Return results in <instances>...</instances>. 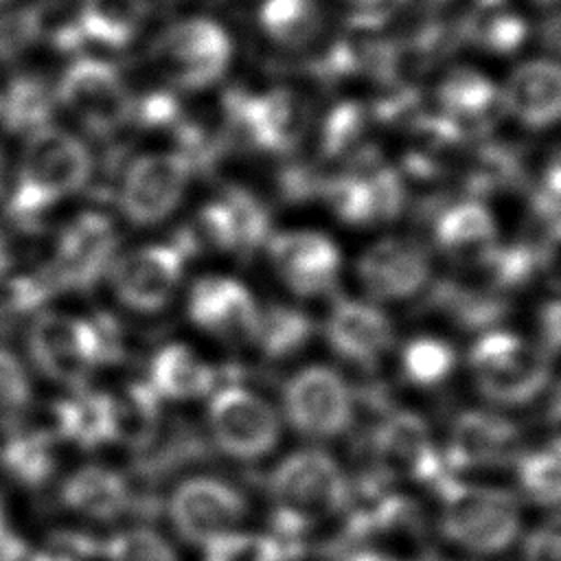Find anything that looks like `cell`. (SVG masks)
<instances>
[{
    "label": "cell",
    "instance_id": "obj_20",
    "mask_svg": "<svg viewBox=\"0 0 561 561\" xmlns=\"http://www.w3.org/2000/svg\"><path fill=\"white\" fill-rule=\"evenodd\" d=\"M331 351L357 368H373L394 344L392 320L373 302L340 298L324 322Z\"/></svg>",
    "mask_w": 561,
    "mask_h": 561
},
{
    "label": "cell",
    "instance_id": "obj_47",
    "mask_svg": "<svg viewBox=\"0 0 561 561\" xmlns=\"http://www.w3.org/2000/svg\"><path fill=\"white\" fill-rule=\"evenodd\" d=\"M4 173H7V160H4V153L0 149V193H2V186H4Z\"/></svg>",
    "mask_w": 561,
    "mask_h": 561
},
{
    "label": "cell",
    "instance_id": "obj_35",
    "mask_svg": "<svg viewBox=\"0 0 561 561\" xmlns=\"http://www.w3.org/2000/svg\"><path fill=\"white\" fill-rule=\"evenodd\" d=\"M522 493L541 506H561V449L548 447L522 454L515 462Z\"/></svg>",
    "mask_w": 561,
    "mask_h": 561
},
{
    "label": "cell",
    "instance_id": "obj_39",
    "mask_svg": "<svg viewBox=\"0 0 561 561\" xmlns=\"http://www.w3.org/2000/svg\"><path fill=\"white\" fill-rule=\"evenodd\" d=\"M42 11L20 7L0 13V59H13L24 53L42 33Z\"/></svg>",
    "mask_w": 561,
    "mask_h": 561
},
{
    "label": "cell",
    "instance_id": "obj_30",
    "mask_svg": "<svg viewBox=\"0 0 561 561\" xmlns=\"http://www.w3.org/2000/svg\"><path fill=\"white\" fill-rule=\"evenodd\" d=\"M443 107L454 121V131L462 127H482L497 112H502L500 88L473 72H460L451 77L440 92Z\"/></svg>",
    "mask_w": 561,
    "mask_h": 561
},
{
    "label": "cell",
    "instance_id": "obj_3",
    "mask_svg": "<svg viewBox=\"0 0 561 561\" xmlns=\"http://www.w3.org/2000/svg\"><path fill=\"white\" fill-rule=\"evenodd\" d=\"M440 504V533L462 550L495 554L519 535V504L502 486L447 476L434 486Z\"/></svg>",
    "mask_w": 561,
    "mask_h": 561
},
{
    "label": "cell",
    "instance_id": "obj_48",
    "mask_svg": "<svg viewBox=\"0 0 561 561\" xmlns=\"http://www.w3.org/2000/svg\"><path fill=\"white\" fill-rule=\"evenodd\" d=\"M4 2H9V0H0V4H4Z\"/></svg>",
    "mask_w": 561,
    "mask_h": 561
},
{
    "label": "cell",
    "instance_id": "obj_10",
    "mask_svg": "<svg viewBox=\"0 0 561 561\" xmlns=\"http://www.w3.org/2000/svg\"><path fill=\"white\" fill-rule=\"evenodd\" d=\"M28 351L37 368L70 388H81L101 364V344L92 322L46 311L28 331Z\"/></svg>",
    "mask_w": 561,
    "mask_h": 561
},
{
    "label": "cell",
    "instance_id": "obj_25",
    "mask_svg": "<svg viewBox=\"0 0 561 561\" xmlns=\"http://www.w3.org/2000/svg\"><path fill=\"white\" fill-rule=\"evenodd\" d=\"M147 15V0H83L72 22L81 46L92 42L123 48L140 33Z\"/></svg>",
    "mask_w": 561,
    "mask_h": 561
},
{
    "label": "cell",
    "instance_id": "obj_34",
    "mask_svg": "<svg viewBox=\"0 0 561 561\" xmlns=\"http://www.w3.org/2000/svg\"><path fill=\"white\" fill-rule=\"evenodd\" d=\"M456 366V351L434 335H416L401 351V373L419 388L440 386Z\"/></svg>",
    "mask_w": 561,
    "mask_h": 561
},
{
    "label": "cell",
    "instance_id": "obj_45",
    "mask_svg": "<svg viewBox=\"0 0 561 561\" xmlns=\"http://www.w3.org/2000/svg\"><path fill=\"white\" fill-rule=\"evenodd\" d=\"M7 267H9V248H7V241L0 234V276L7 272Z\"/></svg>",
    "mask_w": 561,
    "mask_h": 561
},
{
    "label": "cell",
    "instance_id": "obj_12",
    "mask_svg": "<svg viewBox=\"0 0 561 561\" xmlns=\"http://www.w3.org/2000/svg\"><path fill=\"white\" fill-rule=\"evenodd\" d=\"M193 164L180 151L142 153L129 162L121 184V210L136 226L162 221L182 199Z\"/></svg>",
    "mask_w": 561,
    "mask_h": 561
},
{
    "label": "cell",
    "instance_id": "obj_37",
    "mask_svg": "<svg viewBox=\"0 0 561 561\" xmlns=\"http://www.w3.org/2000/svg\"><path fill=\"white\" fill-rule=\"evenodd\" d=\"M28 379L20 359L0 348V430H13L28 408Z\"/></svg>",
    "mask_w": 561,
    "mask_h": 561
},
{
    "label": "cell",
    "instance_id": "obj_18",
    "mask_svg": "<svg viewBox=\"0 0 561 561\" xmlns=\"http://www.w3.org/2000/svg\"><path fill=\"white\" fill-rule=\"evenodd\" d=\"M182 267L184 254L173 243H156L114 259L107 270L110 285L123 305L153 313L171 300Z\"/></svg>",
    "mask_w": 561,
    "mask_h": 561
},
{
    "label": "cell",
    "instance_id": "obj_26",
    "mask_svg": "<svg viewBox=\"0 0 561 561\" xmlns=\"http://www.w3.org/2000/svg\"><path fill=\"white\" fill-rule=\"evenodd\" d=\"M61 502L85 517L112 519L129 506V484L112 469L88 465L64 482Z\"/></svg>",
    "mask_w": 561,
    "mask_h": 561
},
{
    "label": "cell",
    "instance_id": "obj_46",
    "mask_svg": "<svg viewBox=\"0 0 561 561\" xmlns=\"http://www.w3.org/2000/svg\"><path fill=\"white\" fill-rule=\"evenodd\" d=\"M9 530H7V519H4V506H2V500H0V539L7 537Z\"/></svg>",
    "mask_w": 561,
    "mask_h": 561
},
{
    "label": "cell",
    "instance_id": "obj_21",
    "mask_svg": "<svg viewBox=\"0 0 561 561\" xmlns=\"http://www.w3.org/2000/svg\"><path fill=\"white\" fill-rule=\"evenodd\" d=\"M434 243L458 265L478 267L497 248V224L478 199L447 204L434 219Z\"/></svg>",
    "mask_w": 561,
    "mask_h": 561
},
{
    "label": "cell",
    "instance_id": "obj_9",
    "mask_svg": "<svg viewBox=\"0 0 561 561\" xmlns=\"http://www.w3.org/2000/svg\"><path fill=\"white\" fill-rule=\"evenodd\" d=\"M375 473L390 480H410L434 489L449 476L427 423L408 410L388 412L370 436Z\"/></svg>",
    "mask_w": 561,
    "mask_h": 561
},
{
    "label": "cell",
    "instance_id": "obj_5",
    "mask_svg": "<svg viewBox=\"0 0 561 561\" xmlns=\"http://www.w3.org/2000/svg\"><path fill=\"white\" fill-rule=\"evenodd\" d=\"M156 59L180 90L215 85L234 59V42L228 28L213 18L193 15L171 24L156 44Z\"/></svg>",
    "mask_w": 561,
    "mask_h": 561
},
{
    "label": "cell",
    "instance_id": "obj_4",
    "mask_svg": "<svg viewBox=\"0 0 561 561\" xmlns=\"http://www.w3.org/2000/svg\"><path fill=\"white\" fill-rule=\"evenodd\" d=\"M476 388L504 408L533 403L552 375L550 353L517 333L493 329L480 335L469 351Z\"/></svg>",
    "mask_w": 561,
    "mask_h": 561
},
{
    "label": "cell",
    "instance_id": "obj_1",
    "mask_svg": "<svg viewBox=\"0 0 561 561\" xmlns=\"http://www.w3.org/2000/svg\"><path fill=\"white\" fill-rule=\"evenodd\" d=\"M274 506L272 533L300 548L305 533L316 522L344 513L351 482L340 462L324 449L305 447L287 454L267 478Z\"/></svg>",
    "mask_w": 561,
    "mask_h": 561
},
{
    "label": "cell",
    "instance_id": "obj_17",
    "mask_svg": "<svg viewBox=\"0 0 561 561\" xmlns=\"http://www.w3.org/2000/svg\"><path fill=\"white\" fill-rule=\"evenodd\" d=\"M522 456V430L506 414L495 410H465L451 427L443 451L447 471L486 469L515 465Z\"/></svg>",
    "mask_w": 561,
    "mask_h": 561
},
{
    "label": "cell",
    "instance_id": "obj_42",
    "mask_svg": "<svg viewBox=\"0 0 561 561\" xmlns=\"http://www.w3.org/2000/svg\"><path fill=\"white\" fill-rule=\"evenodd\" d=\"M96 552L94 539L79 533H57L50 543L31 554L28 561H83L85 557Z\"/></svg>",
    "mask_w": 561,
    "mask_h": 561
},
{
    "label": "cell",
    "instance_id": "obj_23",
    "mask_svg": "<svg viewBox=\"0 0 561 561\" xmlns=\"http://www.w3.org/2000/svg\"><path fill=\"white\" fill-rule=\"evenodd\" d=\"M322 0H263L256 9V26L267 44L278 50H307L327 28Z\"/></svg>",
    "mask_w": 561,
    "mask_h": 561
},
{
    "label": "cell",
    "instance_id": "obj_40",
    "mask_svg": "<svg viewBox=\"0 0 561 561\" xmlns=\"http://www.w3.org/2000/svg\"><path fill=\"white\" fill-rule=\"evenodd\" d=\"M142 127L175 129L180 123V105L169 92H149L140 101H134V118Z\"/></svg>",
    "mask_w": 561,
    "mask_h": 561
},
{
    "label": "cell",
    "instance_id": "obj_24",
    "mask_svg": "<svg viewBox=\"0 0 561 561\" xmlns=\"http://www.w3.org/2000/svg\"><path fill=\"white\" fill-rule=\"evenodd\" d=\"M215 383L217 370L186 344H167L151 359L149 386L160 399H199L208 394Z\"/></svg>",
    "mask_w": 561,
    "mask_h": 561
},
{
    "label": "cell",
    "instance_id": "obj_38",
    "mask_svg": "<svg viewBox=\"0 0 561 561\" xmlns=\"http://www.w3.org/2000/svg\"><path fill=\"white\" fill-rule=\"evenodd\" d=\"M107 561H178L171 543L149 528H131L105 543Z\"/></svg>",
    "mask_w": 561,
    "mask_h": 561
},
{
    "label": "cell",
    "instance_id": "obj_29",
    "mask_svg": "<svg viewBox=\"0 0 561 561\" xmlns=\"http://www.w3.org/2000/svg\"><path fill=\"white\" fill-rule=\"evenodd\" d=\"M53 107L55 92H50L46 79L37 75H18L0 96V121L7 131L28 136L48 125Z\"/></svg>",
    "mask_w": 561,
    "mask_h": 561
},
{
    "label": "cell",
    "instance_id": "obj_28",
    "mask_svg": "<svg viewBox=\"0 0 561 561\" xmlns=\"http://www.w3.org/2000/svg\"><path fill=\"white\" fill-rule=\"evenodd\" d=\"M436 287L430 302L462 329H489L506 316L502 294L486 283L484 287L460 283H440Z\"/></svg>",
    "mask_w": 561,
    "mask_h": 561
},
{
    "label": "cell",
    "instance_id": "obj_11",
    "mask_svg": "<svg viewBox=\"0 0 561 561\" xmlns=\"http://www.w3.org/2000/svg\"><path fill=\"white\" fill-rule=\"evenodd\" d=\"M169 513L182 539L206 548L215 539L239 530L248 515V502L230 482L197 476L175 486Z\"/></svg>",
    "mask_w": 561,
    "mask_h": 561
},
{
    "label": "cell",
    "instance_id": "obj_7",
    "mask_svg": "<svg viewBox=\"0 0 561 561\" xmlns=\"http://www.w3.org/2000/svg\"><path fill=\"white\" fill-rule=\"evenodd\" d=\"M55 99L96 138H110L134 118V96L118 70L92 57L75 59L61 75Z\"/></svg>",
    "mask_w": 561,
    "mask_h": 561
},
{
    "label": "cell",
    "instance_id": "obj_14",
    "mask_svg": "<svg viewBox=\"0 0 561 561\" xmlns=\"http://www.w3.org/2000/svg\"><path fill=\"white\" fill-rule=\"evenodd\" d=\"M188 318L224 344L250 346L259 337L261 305L230 276H202L188 291Z\"/></svg>",
    "mask_w": 561,
    "mask_h": 561
},
{
    "label": "cell",
    "instance_id": "obj_16",
    "mask_svg": "<svg viewBox=\"0 0 561 561\" xmlns=\"http://www.w3.org/2000/svg\"><path fill=\"white\" fill-rule=\"evenodd\" d=\"M355 272L368 296L397 302L425 289L432 278V261L416 239L383 237L359 254Z\"/></svg>",
    "mask_w": 561,
    "mask_h": 561
},
{
    "label": "cell",
    "instance_id": "obj_22",
    "mask_svg": "<svg viewBox=\"0 0 561 561\" xmlns=\"http://www.w3.org/2000/svg\"><path fill=\"white\" fill-rule=\"evenodd\" d=\"M226 254L250 256L272 237V219L265 204L243 186H226L210 202Z\"/></svg>",
    "mask_w": 561,
    "mask_h": 561
},
{
    "label": "cell",
    "instance_id": "obj_13",
    "mask_svg": "<svg viewBox=\"0 0 561 561\" xmlns=\"http://www.w3.org/2000/svg\"><path fill=\"white\" fill-rule=\"evenodd\" d=\"M267 259L280 283L302 298L331 294L340 280L342 254L318 230H283L267 239Z\"/></svg>",
    "mask_w": 561,
    "mask_h": 561
},
{
    "label": "cell",
    "instance_id": "obj_43",
    "mask_svg": "<svg viewBox=\"0 0 561 561\" xmlns=\"http://www.w3.org/2000/svg\"><path fill=\"white\" fill-rule=\"evenodd\" d=\"M541 346L548 353H561V300L546 302L539 311Z\"/></svg>",
    "mask_w": 561,
    "mask_h": 561
},
{
    "label": "cell",
    "instance_id": "obj_19",
    "mask_svg": "<svg viewBox=\"0 0 561 561\" xmlns=\"http://www.w3.org/2000/svg\"><path fill=\"white\" fill-rule=\"evenodd\" d=\"M502 112L526 129H550L561 123V59L554 55L522 57L500 88Z\"/></svg>",
    "mask_w": 561,
    "mask_h": 561
},
{
    "label": "cell",
    "instance_id": "obj_32",
    "mask_svg": "<svg viewBox=\"0 0 561 561\" xmlns=\"http://www.w3.org/2000/svg\"><path fill=\"white\" fill-rule=\"evenodd\" d=\"M313 335L311 318L291 305L261 307L256 346L267 359H289L300 353Z\"/></svg>",
    "mask_w": 561,
    "mask_h": 561
},
{
    "label": "cell",
    "instance_id": "obj_44",
    "mask_svg": "<svg viewBox=\"0 0 561 561\" xmlns=\"http://www.w3.org/2000/svg\"><path fill=\"white\" fill-rule=\"evenodd\" d=\"M546 421H548V430H550V438H552L550 445L561 449V381H559V386L550 394Z\"/></svg>",
    "mask_w": 561,
    "mask_h": 561
},
{
    "label": "cell",
    "instance_id": "obj_36",
    "mask_svg": "<svg viewBox=\"0 0 561 561\" xmlns=\"http://www.w3.org/2000/svg\"><path fill=\"white\" fill-rule=\"evenodd\" d=\"M208 561H289L296 548L274 533H228L206 548Z\"/></svg>",
    "mask_w": 561,
    "mask_h": 561
},
{
    "label": "cell",
    "instance_id": "obj_27",
    "mask_svg": "<svg viewBox=\"0 0 561 561\" xmlns=\"http://www.w3.org/2000/svg\"><path fill=\"white\" fill-rule=\"evenodd\" d=\"M114 440L125 443L140 454L151 447L160 432V397L149 381H131L118 394H112Z\"/></svg>",
    "mask_w": 561,
    "mask_h": 561
},
{
    "label": "cell",
    "instance_id": "obj_15",
    "mask_svg": "<svg viewBox=\"0 0 561 561\" xmlns=\"http://www.w3.org/2000/svg\"><path fill=\"white\" fill-rule=\"evenodd\" d=\"M118 237L101 213H83L57 239L55 256L44 270L55 289H88L112 265Z\"/></svg>",
    "mask_w": 561,
    "mask_h": 561
},
{
    "label": "cell",
    "instance_id": "obj_8",
    "mask_svg": "<svg viewBox=\"0 0 561 561\" xmlns=\"http://www.w3.org/2000/svg\"><path fill=\"white\" fill-rule=\"evenodd\" d=\"M208 432L224 454L252 462L274 451L280 438V419L267 399L232 383L210 397Z\"/></svg>",
    "mask_w": 561,
    "mask_h": 561
},
{
    "label": "cell",
    "instance_id": "obj_41",
    "mask_svg": "<svg viewBox=\"0 0 561 561\" xmlns=\"http://www.w3.org/2000/svg\"><path fill=\"white\" fill-rule=\"evenodd\" d=\"M526 561H561V513L541 522L524 541Z\"/></svg>",
    "mask_w": 561,
    "mask_h": 561
},
{
    "label": "cell",
    "instance_id": "obj_33",
    "mask_svg": "<svg viewBox=\"0 0 561 561\" xmlns=\"http://www.w3.org/2000/svg\"><path fill=\"white\" fill-rule=\"evenodd\" d=\"M0 465L24 486L44 484L55 469L53 443L22 425L13 427L9 440L0 449Z\"/></svg>",
    "mask_w": 561,
    "mask_h": 561
},
{
    "label": "cell",
    "instance_id": "obj_31",
    "mask_svg": "<svg viewBox=\"0 0 561 561\" xmlns=\"http://www.w3.org/2000/svg\"><path fill=\"white\" fill-rule=\"evenodd\" d=\"M61 434L81 447H96L114 440L112 394L79 392L72 401H59Z\"/></svg>",
    "mask_w": 561,
    "mask_h": 561
},
{
    "label": "cell",
    "instance_id": "obj_6",
    "mask_svg": "<svg viewBox=\"0 0 561 561\" xmlns=\"http://www.w3.org/2000/svg\"><path fill=\"white\" fill-rule=\"evenodd\" d=\"M287 423L311 440H331L348 432L355 416V394L331 366L311 364L296 370L280 390Z\"/></svg>",
    "mask_w": 561,
    "mask_h": 561
},
{
    "label": "cell",
    "instance_id": "obj_49",
    "mask_svg": "<svg viewBox=\"0 0 561 561\" xmlns=\"http://www.w3.org/2000/svg\"><path fill=\"white\" fill-rule=\"evenodd\" d=\"M206 561H208V559H206Z\"/></svg>",
    "mask_w": 561,
    "mask_h": 561
},
{
    "label": "cell",
    "instance_id": "obj_2",
    "mask_svg": "<svg viewBox=\"0 0 561 561\" xmlns=\"http://www.w3.org/2000/svg\"><path fill=\"white\" fill-rule=\"evenodd\" d=\"M90 173L92 156L77 136L53 125L31 131L7 202V217L22 228H33L48 206L79 191Z\"/></svg>",
    "mask_w": 561,
    "mask_h": 561
}]
</instances>
